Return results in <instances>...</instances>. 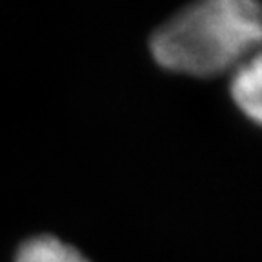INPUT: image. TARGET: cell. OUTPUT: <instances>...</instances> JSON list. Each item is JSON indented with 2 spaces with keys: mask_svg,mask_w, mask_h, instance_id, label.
<instances>
[{
  "mask_svg": "<svg viewBox=\"0 0 262 262\" xmlns=\"http://www.w3.org/2000/svg\"><path fill=\"white\" fill-rule=\"evenodd\" d=\"M15 262H91L75 246L53 235H35L18 246Z\"/></svg>",
  "mask_w": 262,
  "mask_h": 262,
  "instance_id": "cell-3",
  "label": "cell"
},
{
  "mask_svg": "<svg viewBox=\"0 0 262 262\" xmlns=\"http://www.w3.org/2000/svg\"><path fill=\"white\" fill-rule=\"evenodd\" d=\"M260 55L255 53L250 58L231 71V82H229V95L238 111L244 117L260 124L262 110H260Z\"/></svg>",
  "mask_w": 262,
  "mask_h": 262,
  "instance_id": "cell-2",
  "label": "cell"
},
{
  "mask_svg": "<svg viewBox=\"0 0 262 262\" xmlns=\"http://www.w3.org/2000/svg\"><path fill=\"white\" fill-rule=\"evenodd\" d=\"M260 6L251 0L196 2L166 20L149 38L160 68L188 77L233 71L260 44Z\"/></svg>",
  "mask_w": 262,
  "mask_h": 262,
  "instance_id": "cell-1",
  "label": "cell"
}]
</instances>
